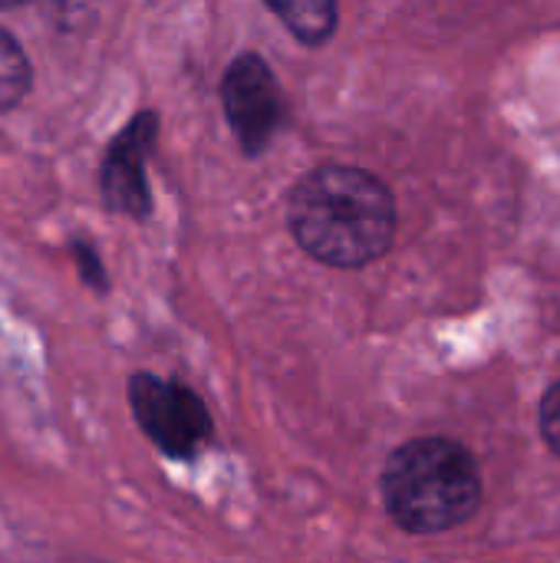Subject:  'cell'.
<instances>
[{"label": "cell", "instance_id": "obj_1", "mask_svg": "<svg viewBox=\"0 0 560 563\" xmlns=\"http://www.w3.org/2000/svg\"><path fill=\"white\" fill-rule=\"evenodd\" d=\"M287 228L314 261L356 271L389 251L396 238V198L366 168L317 165L290 191Z\"/></svg>", "mask_w": 560, "mask_h": 563}, {"label": "cell", "instance_id": "obj_2", "mask_svg": "<svg viewBox=\"0 0 560 563\" xmlns=\"http://www.w3.org/2000/svg\"><path fill=\"white\" fill-rule=\"evenodd\" d=\"M380 492L403 531L439 534L479 511L482 472L475 455L452 439H413L389 455Z\"/></svg>", "mask_w": 560, "mask_h": 563}, {"label": "cell", "instance_id": "obj_3", "mask_svg": "<svg viewBox=\"0 0 560 563\" xmlns=\"http://www.w3.org/2000/svg\"><path fill=\"white\" fill-rule=\"evenodd\" d=\"M129 409L142 435L172 462H191L215 435L205 399L178 379L155 373L129 376Z\"/></svg>", "mask_w": 560, "mask_h": 563}, {"label": "cell", "instance_id": "obj_4", "mask_svg": "<svg viewBox=\"0 0 560 563\" xmlns=\"http://www.w3.org/2000/svg\"><path fill=\"white\" fill-rule=\"evenodd\" d=\"M221 106H224V119L234 132L238 148L248 158L264 155L287 119L284 89L271 63L254 49L238 53L228 63L221 76Z\"/></svg>", "mask_w": 560, "mask_h": 563}, {"label": "cell", "instance_id": "obj_5", "mask_svg": "<svg viewBox=\"0 0 560 563\" xmlns=\"http://www.w3.org/2000/svg\"><path fill=\"white\" fill-rule=\"evenodd\" d=\"M158 142V115L152 109L135 112L106 145L99 165V195L112 214L145 221L152 214L149 155Z\"/></svg>", "mask_w": 560, "mask_h": 563}, {"label": "cell", "instance_id": "obj_6", "mask_svg": "<svg viewBox=\"0 0 560 563\" xmlns=\"http://www.w3.org/2000/svg\"><path fill=\"white\" fill-rule=\"evenodd\" d=\"M267 10L300 46H323L340 23V7L333 0H267Z\"/></svg>", "mask_w": 560, "mask_h": 563}, {"label": "cell", "instance_id": "obj_7", "mask_svg": "<svg viewBox=\"0 0 560 563\" xmlns=\"http://www.w3.org/2000/svg\"><path fill=\"white\" fill-rule=\"evenodd\" d=\"M33 86V66L20 46V40L0 26V112H10L23 102Z\"/></svg>", "mask_w": 560, "mask_h": 563}, {"label": "cell", "instance_id": "obj_8", "mask_svg": "<svg viewBox=\"0 0 560 563\" xmlns=\"http://www.w3.org/2000/svg\"><path fill=\"white\" fill-rule=\"evenodd\" d=\"M69 254H73V264H76L79 280H83L92 294L106 297V294H109V274H106V267H102L96 247H92L86 238H73V241H69Z\"/></svg>", "mask_w": 560, "mask_h": 563}, {"label": "cell", "instance_id": "obj_9", "mask_svg": "<svg viewBox=\"0 0 560 563\" xmlns=\"http://www.w3.org/2000/svg\"><path fill=\"white\" fill-rule=\"evenodd\" d=\"M541 435L551 445V452L560 455V379L545 393V402H541Z\"/></svg>", "mask_w": 560, "mask_h": 563}]
</instances>
